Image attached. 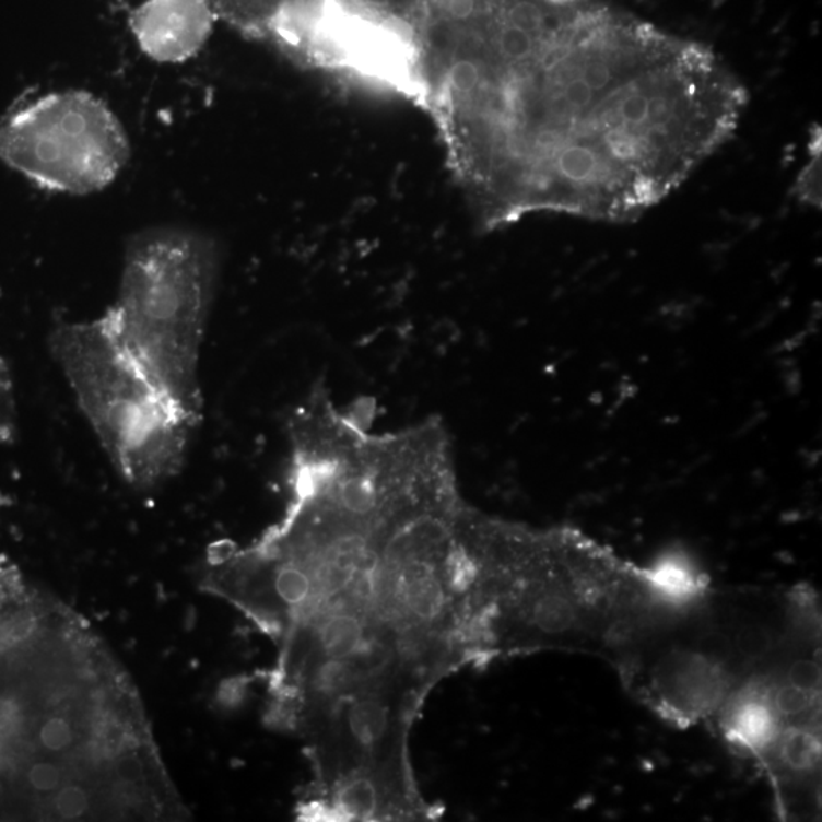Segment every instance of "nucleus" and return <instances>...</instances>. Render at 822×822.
Segmentation results:
<instances>
[{"instance_id": "1", "label": "nucleus", "mask_w": 822, "mask_h": 822, "mask_svg": "<svg viewBox=\"0 0 822 822\" xmlns=\"http://www.w3.org/2000/svg\"><path fill=\"white\" fill-rule=\"evenodd\" d=\"M374 416L329 397L294 410L284 517L208 573L277 643L274 723L304 740L314 785L347 795L410 785L426 697L480 669L474 507L447 425L376 432Z\"/></svg>"}, {"instance_id": "2", "label": "nucleus", "mask_w": 822, "mask_h": 822, "mask_svg": "<svg viewBox=\"0 0 822 822\" xmlns=\"http://www.w3.org/2000/svg\"><path fill=\"white\" fill-rule=\"evenodd\" d=\"M421 45L418 106L484 232L537 213L634 223L750 103L707 45L604 0H465Z\"/></svg>"}, {"instance_id": "6", "label": "nucleus", "mask_w": 822, "mask_h": 822, "mask_svg": "<svg viewBox=\"0 0 822 822\" xmlns=\"http://www.w3.org/2000/svg\"><path fill=\"white\" fill-rule=\"evenodd\" d=\"M48 343L115 471L141 491L176 477L197 426L128 354L106 320L57 325Z\"/></svg>"}, {"instance_id": "10", "label": "nucleus", "mask_w": 822, "mask_h": 822, "mask_svg": "<svg viewBox=\"0 0 822 822\" xmlns=\"http://www.w3.org/2000/svg\"><path fill=\"white\" fill-rule=\"evenodd\" d=\"M813 158L810 165L802 169L800 185L797 186L800 192V200L805 203L820 208L821 201V150L813 151Z\"/></svg>"}, {"instance_id": "8", "label": "nucleus", "mask_w": 822, "mask_h": 822, "mask_svg": "<svg viewBox=\"0 0 822 822\" xmlns=\"http://www.w3.org/2000/svg\"><path fill=\"white\" fill-rule=\"evenodd\" d=\"M128 158L130 141L121 121L85 91L48 93L0 122V162L46 191H104Z\"/></svg>"}, {"instance_id": "9", "label": "nucleus", "mask_w": 822, "mask_h": 822, "mask_svg": "<svg viewBox=\"0 0 822 822\" xmlns=\"http://www.w3.org/2000/svg\"><path fill=\"white\" fill-rule=\"evenodd\" d=\"M215 13L208 0H146L130 15L139 48L162 64H180L203 49Z\"/></svg>"}, {"instance_id": "5", "label": "nucleus", "mask_w": 822, "mask_h": 822, "mask_svg": "<svg viewBox=\"0 0 822 822\" xmlns=\"http://www.w3.org/2000/svg\"><path fill=\"white\" fill-rule=\"evenodd\" d=\"M220 273L211 236L150 227L128 239L115 304L103 319L193 425L203 419L201 349Z\"/></svg>"}, {"instance_id": "4", "label": "nucleus", "mask_w": 822, "mask_h": 822, "mask_svg": "<svg viewBox=\"0 0 822 822\" xmlns=\"http://www.w3.org/2000/svg\"><path fill=\"white\" fill-rule=\"evenodd\" d=\"M821 637L802 585L702 589L657 608L611 658L624 688L667 724H709L744 678Z\"/></svg>"}, {"instance_id": "3", "label": "nucleus", "mask_w": 822, "mask_h": 822, "mask_svg": "<svg viewBox=\"0 0 822 822\" xmlns=\"http://www.w3.org/2000/svg\"><path fill=\"white\" fill-rule=\"evenodd\" d=\"M472 547L483 667L550 650L610 661L655 608L681 597L661 562L639 567L572 527L475 509Z\"/></svg>"}, {"instance_id": "7", "label": "nucleus", "mask_w": 822, "mask_h": 822, "mask_svg": "<svg viewBox=\"0 0 822 822\" xmlns=\"http://www.w3.org/2000/svg\"><path fill=\"white\" fill-rule=\"evenodd\" d=\"M708 725L766 775L783 817L805 815L820 795L821 639L744 678Z\"/></svg>"}]
</instances>
